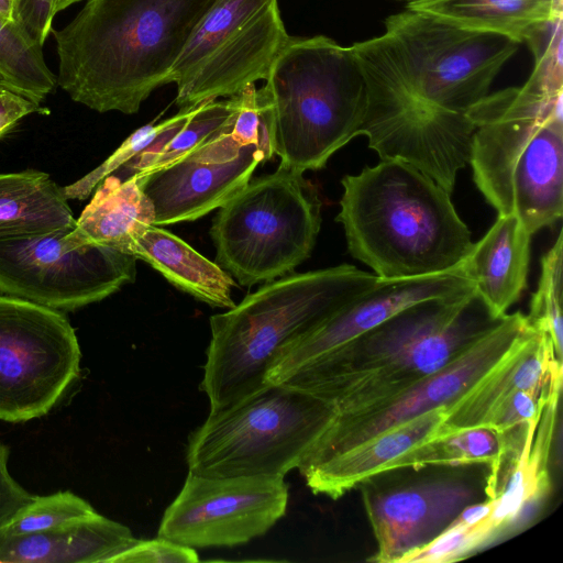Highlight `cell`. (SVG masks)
<instances>
[{"mask_svg":"<svg viewBox=\"0 0 563 563\" xmlns=\"http://www.w3.org/2000/svg\"><path fill=\"white\" fill-rule=\"evenodd\" d=\"M216 0H87L51 33L57 86L98 112L133 114L159 86Z\"/></svg>","mask_w":563,"mask_h":563,"instance_id":"1","label":"cell"},{"mask_svg":"<svg viewBox=\"0 0 563 563\" xmlns=\"http://www.w3.org/2000/svg\"><path fill=\"white\" fill-rule=\"evenodd\" d=\"M495 318L475 287L411 305L301 366L282 383L355 413L407 391L450 362Z\"/></svg>","mask_w":563,"mask_h":563,"instance_id":"2","label":"cell"},{"mask_svg":"<svg viewBox=\"0 0 563 563\" xmlns=\"http://www.w3.org/2000/svg\"><path fill=\"white\" fill-rule=\"evenodd\" d=\"M341 184L335 221L350 254L380 280L452 272L470 254L471 232L451 194L416 167L385 159Z\"/></svg>","mask_w":563,"mask_h":563,"instance_id":"3","label":"cell"},{"mask_svg":"<svg viewBox=\"0 0 563 563\" xmlns=\"http://www.w3.org/2000/svg\"><path fill=\"white\" fill-rule=\"evenodd\" d=\"M378 280L350 264L291 273L265 283L227 312L211 316L200 383L210 412L265 387L285 349Z\"/></svg>","mask_w":563,"mask_h":563,"instance_id":"4","label":"cell"},{"mask_svg":"<svg viewBox=\"0 0 563 563\" xmlns=\"http://www.w3.org/2000/svg\"><path fill=\"white\" fill-rule=\"evenodd\" d=\"M562 97L531 74L466 112L475 125L474 183L498 214H516L531 235L563 214Z\"/></svg>","mask_w":563,"mask_h":563,"instance_id":"5","label":"cell"},{"mask_svg":"<svg viewBox=\"0 0 563 563\" xmlns=\"http://www.w3.org/2000/svg\"><path fill=\"white\" fill-rule=\"evenodd\" d=\"M256 89L273 154L305 173L360 135L367 88L352 46L317 35L289 37Z\"/></svg>","mask_w":563,"mask_h":563,"instance_id":"6","label":"cell"},{"mask_svg":"<svg viewBox=\"0 0 563 563\" xmlns=\"http://www.w3.org/2000/svg\"><path fill=\"white\" fill-rule=\"evenodd\" d=\"M332 415L299 388L267 384L210 412L189 437L188 472L207 477H285L297 468Z\"/></svg>","mask_w":563,"mask_h":563,"instance_id":"7","label":"cell"},{"mask_svg":"<svg viewBox=\"0 0 563 563\" xmlns=\"http://www.w3.org/2000/svg\"><path fill=\"white\" fill-rule=\"evenodd\" d=\"M320 227L316 187L279 164L219 208L210 234L217 264L250 287L291 274L310 256Z\"/></svg>","mask_w":563,"mask_h":563,"instance_id":"8","label":"cell"},{"mask_svg":"<svg viewBox=\"0 0 563 563\" xmlns=\"http://www.w3.org/2000/svg\"><path fill=\"white\" fill-rule=\"evenodd\" d=\"M352 47L367 88L360 134L367 137L380 161L407 163L451 194L457 173L470 164L475 131L472 120L419 96L402 74L385 34Z\"/></svg>","mask_w":563,"mask_h":563,"instance_id":"9","label":"cell"},{"mask_svg":"<svg viewBox=\"0 0 563 563\" xmlns=\"http://www.w3.org/2000/svg\"><path fill=\"white\" fill-rule=\"evenodd\" d=\"M289 37L278 0H216L170 69L176 104L195 108L265 80Z\"/></svg>","mask_w":563,"mask_h":563,"instance_id":"10","label":"cell"},{"mask_svg":"<svg viewBox=\"0 0 563 563\" xmlns=\"http://www.w3.org/2000/svg\"><path fill=\"white\" fill-rule=\"evenodd\" d=\"M384 34L412 89L457 113H466L489 93L519 45L504 35L464 29L408 8L385 19Z\"/></svg>","mask_w":563,"mask_h":563,"instance_id":"11","label":"cell"},{"mask_svg":"<svg viewBox=\"0 0 563 563\" xmlns=\"http://www.w3.org/2000/svg\"><path fill=\"white\" fill-rule=\"evenodd\" d=\"M74 227L0 241V294L73 311L135 280L136 257L84 243Z\"/></svg>","mask_w":563,"mask_h":563,"instance_id":"12","label":"cell"},{"mask_svg":"<svg viewBox=\"0 0 563 563\" xmlns=\"http://www.w3.org/2000/svg\"><path fill=\"white\" fill-rule=\"evenodd\" d=\"M81 351L58 310L0 295V420L51 411L80 373Z\"/></svg>","mask_w":563,"mask_h":563,"instance_id":"13","label":"cell"},{"mask_svg":"<svg viewBox=\"0 0 563 563\" xmlns=\"http://www.w3.org/2000/svg\"><path fill=\"white\" fill-rule=\"evenodd\" d=\"M529 328L526 314L507 313L443 367L407 391L355 413L331 416L297 468L317 464L424 412L449 406L489 371Z\"/></svg>","mask_w":563,"mask_h":563,"instance_id":"14","label":"cell"},{"mask_svg":"<svg viewBox=\"0 0 563 563\" xmlns=\"http://www.w3.org/2000/svg\"><path fill=\"white\" fill-rule=\"evenodd\" d=\"M284 477H207L188 472L166 508L157 537L188 548L244 544L264 536L285 514Z\"/></svg>","mask_w":563,"mask_h":563,"instance_id":"15","label":"cell"},{"mask_svg":"<svg viewBox=\"0 0 563 563\" xmlns=\"http://www.w3.org/2000/svg\"><path fill=\"white\" fill-rule=\"evenodd\" d=\"M231 130L163 168L135 177L154 207V225L194 221L220 208L267 161L257 146L236 143Z\"/></svg>","mask_w":563,"mask_h":563,"instance_id":"16","label":"cell"},{"mask_svg":"<svg viewBox=\"0 0 563 563\" xmlns=\"http://www.w3.org/2000/svg\"><path fill=\"white\" fill-rule=\"evenodd\" d=\"M470 288H474V284L462 267L423 277L379 279L285 349L268 372L266 385L282 383L301 366L364 334L411 305Z\"/></svg>","mask_w":563,"mask_h":563,"instance_id":"17","label":"cell"},{"mask_svg":"<svg viewBox=\"0 0 563 563\" xmlns=\"http://www.w3.org/2000/svg\"><path fill=\"white\" fill-rule=\"evenodd\" d=\"M475 490L465 483L438 479L384 493L365 490L363 500L375 540L376 563H398L444 530L467 505Z\"/></svg>","mask_w":563,"mask_h":563,"instance_id":"18","label":"cell"},{"mask_svg":"<svg viewBox=\"0 0 563 563\" xmlns=\"http://www.w3.org/2000/svg\"><path fill=\"white\" fill-rule=\"evenodd\" d=\"M562 360L547 332L531 327L509 351L446 408L449 430L483 427L489 413L516 390L561 391Z\"/></svg>","mask_w":563,"mask_h":563,"instance_id":"19","label":"cell"},{"mask_svg":"<svg viewBox=\"0 0 563 563\" xmlns=\"http://www.w3.org/2000/svg\"><path fill=\"white\" fill-rule=\"evenodd\" d=\"M445 419V406L438 407L299 472L314 495L338 499L387 473L402 454L448 430Z\"/></svg>","mask_w":563,"mask_h":563,"instance_id":"20","label":"cell"},{"mask_svg":"<svg viewBox=\"0 0 563 563\" xmlns=\"http://www.w3.org/2000/svg\"><path fill=\"white\" fill-rule=\"evenodd\" d=\"M531 236L516 214H498L461 265L495 318L507 314L527 288Z\"/></svg>","mask_w":563,"mask_h":563,"instance_id":"21","label":"cell"},{"mask_svg":"<svg viewBox=\"0 0 563 563\" xmlns=\"http://www.w3.org/2000/svg\"><path fill=\"white\" fill-rule=\"evenodd\" d=\"M137 540L126 526L97 512L54 530L0 532V563H110Z\"/></svg>","mask_w":563,"mask_h":563,"instance_id":"22","label":"cell"},{"mask_svg":"<svg viewBox=\"0 0 563 563\" xmlns=\"http://www.w3.org/2000/svg\"><path fill=\"white\" fill-rule=\"evenodd\" d=\"M559 401L560 396L553 397L543 408L539 420L528 426L523 446L503 490L490 498L492 510L478 522L487 543L509 528L530 504L549 493V461Z\"/></svg>","mask_w":563,"mask_h":563,"instance_id":"23","label":"cell"},{"mask_svg":"<svg viewBox=\"0 0 563 563\" xmlns=\"http://www.w3.org/2000/svg\"><path fill=\"white\" fill-rule=\"evenodd\" d=\"M129 254L148 263L170 284L211 307L235 306L232 276L185 241L157 227L146 228L130 247Z\"/></svg>","mask_w":563,"mask_h":563,"instance_id":"24","label":"cell"},{"mask_svg":"<svg viewBox=\"0 0 563 563\" xmlns=\"http://www.w3.org/2000/svg\"><path fill=\"white\" fill-rule=\"evenodd\" d=\"M407 8L517 44H528L563 15V0H417Z\"/></svg>","mask_w":563,"mask_h":563,"instance_id":"25","label":"cell"},{"mask_svg":"<svg viewBox=\"0 0 563 563\" xmlns=\"http://www.w3.org/2000/svg\"><path fill=\"white\" fill-rule=\"evenodd\" d=\"M75 222L74 234L84 242L129 254L141 233L154 224V207L135 177L114 174L102 179Z\"/></svg>","mask_w":563,"mask_h":563,"instance_id":"26","label":"cell"},{"mask_svg":"<svg viewBox=\"0 0 563 563\" xmlns=\"http://www.w3.org/2000/svg\"><path fill=\"white\" fill-rule=\"evenodd\" d=\"M73 211L48 174L35 169L0 174V241L74 225Z\"/></svg>","mask_w":563,"mask_h":563,"instance_id":"27","label":"cell"},{"mask_svg":"<svg viewBox=\"0 0 563 563\" xmlns=\"http://www.w3.org/2000/svg\"><path fill=\"white\" fill-rule=\"evenodd\" d=\"M239 93L227 100L199 104L186 124L142 151L113 174L143 177L194 152L217 135L230 131L239 109Z\"/></svg>","mask_w":563,"mask_h":563,"instance_id":"28","label":"cell"},{"mask_svg":"<svg viewBox=\"0 0 563 563\" xmlns=\"http://www.w3.org/2000/svg\"><path fill=\"white\" fill-rule=\"evenodd\" d=\"M503 437L485 427L445 430L420 443L394 461L387 472L424 466H466L487 464L494 467L504 451Z\"/></svg>","mask_w":563,"mask_h":563,"instance_id":"29","label":"cell"},{"mask_svg":"<svg viewBox=\"0 0 563 563\" xmlns=\"http://www.w3.org/2000/svg\"><path fill=\"white\" fill-rule=\"evenodd\" d=\"M0 84L41 103L57 86L43 45L15 20L0 15Z\"/></svg>","mask_w":563,"mask_h":563,"instance_id":"30","label":"cell"},{"mask_svg":"<svg viewBox=\"0 0 563 563\" xmlns=\"http://www.w3.org/2000/svg\"><path fill=\"white\" fill-rule=\"evenodd\" d=\"M562 272H563V234L541 260V274L538 288L533 292L530 311L526 316L529 325L547 332L554 345L556 355L562 360Z\"/></svg>","mask_w":563,"mask_h":563,"instance_id":"31","label":"cell"},{"mask_svg":"<svg viewBox=\"0 0 563 563\" xmlns=\"http://www.w3.org/2000/svg\"><path fill=\"white\" fill-rule=\"evenodd\" d=\"M97 514L84 498L71 492H57L33 498L1 527L5 534H27L66 527Z\"/></svg>","mask_w":563,"mask_h":563,"instance_id":"32","label":"cell"},{"mask_svg":"<svg viewBox=\"0 0 563 563\" xmlns=\"http://www.w3.org/2000/svg\"><path fill=\"white\" fill-rule=\"evenodd\" d=\"M197 107L181 109L177 114L158 124H147L133 132L113 154L97 168L75 183L62 187L66 199L85 200L88 198L97 185L107 176L117 172L152 144L181 129Z\"/></svg>","mask_w":563,"mask_h":563,"instance_id":"33","label":"cell"},{"mask_svg":"<svg viewBox=\"0 0 563 563\" xmlns=\"http://www.w3.org/2000/svg\"><path fill=\"white\" fill-rule=\"evenodd\" d=\"M561 391L516 390L489 413L483 427L498 434L509 433L539 420L545 405Z\"/></svg>","mask_w":563,"mask_h":563,"instance_id":"34","label":"cell"},{"mask_svg":"<svg viewBox=\"0 0 563 563\" xmlns=\"http://www.w3.org/2000/svg\"><path fill=\"white\" fill-rule=\"evenodd\" d=\"M239 109L231 130V136L240 145L257 146L269 159L272 151L268 132L256 101L255 85L239 93Z\"/></svg>","mask_w":563,"mask_h":563,"instance_id":"35","label":"cell"},{"mask_svg":"<svg viewBox=\"0 0 563 563\" xmlns=\"http://www.w3.org/2000/svg\"><path fill=\"white\" fill-rule=\"evenodd\" d=\"M195 549L165 538L137 540L132 547L115 555L110 563H196Z\"/></svg>","mask_w":563,"mask_h":563,"instance_id":"36","label":"cell"},{"mask_svg":"<svg viewBox=\"0 0 563 563\" xmlns=\"http://www.w3.org/2000/svg\"><path fill=\"white\" fill-rule=\"evenodd\" d=\"M54 0H16L15 21L44 45L52 31Z\"/></svg>","mask_w":563,"mask_h":563,"instance_id":"37","label":"cell"},{"mask_svg":"<svg viewBox=\"0 0 563 563\" xmlns=\"http://www.w3.org/2000/svg\"><path fill=\"white\" fill-rule=\"evenodd\" d=\"M8 459L9 449L0 443V527L34 496L11 476Z\"/></svg>","mask_w":563,"mask_h":563,"instance_id":"38","label":"cell"},{"mask_svg":"<svg viewBox=\"0 0 563 563\" xmlns=\"http://www.w3.org/2000/svg\"><path fill=\"white\" fill-rule=\"evenodd\" d=\"M32 113L48 114L49 111L41 103L0 84V137L22 118Z\"/></svg>","mask_w":563,"mask_h":563,"instance_id":"39","label":"cell"},{"mask_svg":"<svg viewBox=\"0 0 563 563\" xmlns=\"http://www.w3.org/2000/svg\"><path fill=\"white\" fill-rule=\"evenodd\" d=\"M16 0H0V15L8 20H15Z\"/></svg>","mask_w":563,"mask_h":563,"instance_id":"40","label":"cell"},{"mask_svg":"<svg viewBox=\"0 0 563 563\" xmlns=\"http://www.w3.org/2000/svg\"><path fill=\"white\" fill-rule=\"evenodd\" d=\"M81 0H54L53 1V11L56 15L58 12L67 9L69 5L77 3Z\"/></svg>","mask_w":563,"mask_h":563,"instance_id":"41","label":"cell"},{"mask_svg":"<svg viewBox=\"0 0 563 563\" xmlns=\"http://www.w3.org/2000/svg\"><path fill=\"white\" fill-rule=\"evenodd\" d=\"M405 1H407V2H411V1H417V0H405Z\"/></svg>","mask_w":563,"mask_h":563,"instance_id":"42","label":"cell"}]
</instances>
